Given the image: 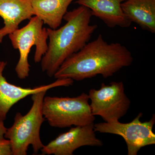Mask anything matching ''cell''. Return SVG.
I'll return each instance as SVG.
<instances>
[{
  "instance_id": "obj_10",
  "label": "cell",
  "mask_w": 155,
  "mask_h": 155,
  "mask_svg": "<svg viewBox=\"0 0 155 155\" xmlns=\"http://www.w3.org/2000/svg\"><path fill=\"white\" fill-rule=\"evenodd\" d=\"M31 0H0V43L19 28L21 22L34 16Z\"/></svg>"
},
{
  "instance_id": "obj_9",
  "label": "cell",
  "mask_w": 155,
  "mask_h": 155,
  "mask_svg": "<svg viewBox=\"0 0 155 155\" xmlns=\"http://www.w3.org/2000/svg\"><path fill=\"white\" fill-rule=\"evenodd\" d=\"M7 63L0 61V122H4L9 110L20 100L42 91H48L58 87L72 85L74 80L71 78H59L50 84L33 88L21 87L9 83L3 76Z\"/></svg>"
},
{
  "instance_id": "obj_2",
  "label": "cell",
  "mask_w": 155,
  "mask_h": 155,
  "mask_svg": "<svg viewBox=\"0 0 155 155\" xmlns=\"http://www.w3.org/2000/svg\"><path fill=\"white\" fill-rule=\"evenodd\" d=\"M92 16L89 9L80 5L67 11L63 18L66 24L61 28H47L49 41L40 62L42 70L49 77H54L64 61L89 41L98 27L96 24L91 25Z\"/></svg>"
},
{
  "instance_id": "obj_15",
  "label": "cell",
  "mask_w": 155,
  "mask_h": 155,
  "mask_svg": "<svg viewBox=\"0 0 155 155\" xmlns=\"http://www.w3.org/2000/svg\"><path fill=\"white\" fill-rule=\"evenodd\" d=\"M5 128L4 122H0V135L2 134L5 132Z\"/></svg>"
},
{
  "instance_id": "obj_14",
  "label": "cell",
  "mask_w": 155,
  "mask_h": 155,
  "mask_svg": "<svg viewBox=\"0 0 155 155\" xmlns=\"http://www.w3.org/2000/svg\"><path fill=\"white\" fill-rule=\"evenodd\" d=\"M0 155H13L10 140L4 137H0Z\"/></svg>"
},
{
  "instance_id": "obj_13",
  "label": "cell",
  "mask_w": 155,
  "mask_h": 155,
  "mask_svg": "<svg viewBox=\"0 0 155 155\" xmlns=\"http://www.w3.org/2000/svg\"><path fill=\"white\" fill-rule=\"evenodd\" d=\"M74 0H31L34 15L51 29L61 25L69 5Z\"/></svg>"
},
{
  "instance_id": "obj_6",
  "label": "cell",
  "mask_w": 155,
  "mask_h": 155,
  "mask_svg": "<svg viewBox=\"0 0 155 155\" xmlns=\"http://www.w3.org/2000/svg\"><path fill=\"white\" fill-rule=\"evenodd\" d=\"M88 95L92 114L101 116L105 122L119 121L130 108V101L122 81L102 83L99 89H91Z\"/></svg>"
},
{
  "instance_id": "obj_7",
  "label": "cell",
  "mask_w": 155,
  "mask_h": 155,
  "mask_svg": "<svg viewBox=\"0 0 155 155\" xmlns=\"http://www.w3.org/2000/svg\"><path fill=\"white\" fill-rule=\"evenodd\" d=\"M142 116L143 114L140 113L129 123H121L119 121L96 123L94 124V128L95 132L122 137L127 144V155H137L142 148L155 144V134L153 131L155 115L149 121L144 122L140 121Z\"/></svg>"
},
{
  "instance_id": "obj_3",
  "label": "cell",
  "mask_w": 155,
  "mask_h": 155,
  "mask_svg": "<svg viewBox=\"0 0 155 155\" xmlns=\"http://www.w3.org/2000/svg\"><path fill=\"white\" fill-rule=\"evenodd\" d=\"M48 91H42L31 95L32 105L25 115L17 113L14 122L7 128L4 137L9 140L13 155H26L29 146L37 154L44 145L40 138L41 127L45 119L42 112L44 99Z\"/></svg>"
},
{
  "instance_id": "obj_8",
  "label": "cell",
  "mask_w": 155,
  "mask_h": 155,
  "mask_svg": "<svg viewBox=\"0 0 155 155\" xmlns=\"http://www.w3.org/2000/svg\"><path fill=\"white\" fill-rule=\"evenodd\" d=\"M94 124L71 127L44 145L41 150L42 154L72 155L75 150L81 147H102L103 142L96 135Z\"/></svg>"
},
{
  "instance_id": "obj_12",
  "label": "cell",
  "mask_w": 155,
  "mask_h": 155,
  "mask_svg": "<svg viewBox=\"0 0 155 155\" xmlns=\"http://www.w3.org/2000/svg\"><path fill=\"white\" fill-rule=\"evenodd\" d=\"M121 7L127 19L142 29L155 32V0H125Z\"/></svg>"
},
{
  "instance_id": "obj_5",
  "label": "cell",
  "mask_w": 155,
  "mask_h": 155,
  "mask_svg": "<svg viewBox=\"0 0 155 155\" xmlns=\"http://www.w3.org/2000/svg\"><path fill=\"white\" fill-rule=\"evenodd\" d=\"M29 20L27 25L17 28L8 35L13 48L19 51V59L15 70L20 79H25L29 76L30 65L28 57L31 48L36 47L34 59L36 63L41 62L48 48V35L47 28L43 27V21L35 16Z\"/></svg>"
},
{
  "instance_id": "obj_1",
  "label": "cell",
  "mask_w": 155,
  "mask_h": 155,
  "mask_svg": "<svg viewBox=\"0 0 155 155\" xmlns=\"http://www.w3.org/2000/svg\"><path fill=\"white\" fill-rule=\"evenodd\" d=\"M132 54L119 43H108L100 34L93 41L64 61L54 77L81 81L101 75L104 78L113 76L133 63Z\"/></svg>"
},
{
  "instance_id": "obj_4",
  "label": "cell",
  "mask_w": 155,
  "mask_h": 155,
  "mask_svg": "<svg viewBox=\"0 0 155 155\" xmlns=\"http://www.w3.org/2000/svg\"><path fill=\"white\" fill-rule=\"evenodd\" d=\"M42 112L51 127L65 128L83 126L94 123L88 94L82 93L78 96L45 97Z\"/></svg>"
},
{
  "instance_id": "obj_11",
  "label": "cell",
  "mask_w": 155,
  "mask_h": 155,
  "mask_svg": "<svg viewBox=\"0 0 155 155\" xmlns=\"http://www.w3.org/2000/svg\"><path fill=\"white\" fill-rule=\"evenodd\" d=\"M125 0H78L75 3L90 10L92 16L98 17L108 27L127 28L131 22L124 14L121 4Z\"/></svg>"
}]
</instances>
